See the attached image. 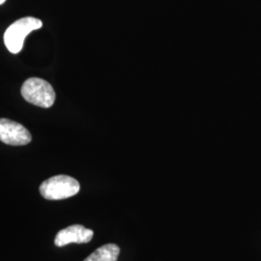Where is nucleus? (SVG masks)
I'll use <instances>...</instances> for the list:
<instances>
[{
  "mask_svg": "<svg viewBox=\"0 0 261 261\" xmlns=\"http://www.w3.org/2000/svg\"><path fill=\"white\" fill-rule=\"evenodd\" d=\"M21 95L28 103L44 109L50 108L56 102V92L46 81L30 77L21 86Z\"/></svg>",
  "mask_w": 261,
  "mask_h": 261,
  "instance_id": "1",
  "label": "nucleus"
},
{
  "mask_svg": "<svg viewBox=\"0 0 261 261\" xmlns=\"http://www.w3.org/2000/svg\"><path fill=\"white\" fill-rule=\"evenodd\" d=\"M80 189V183L75 178L68 175H56L41 184L40 193L48 200H60L75 196Z\"/></svg>",
  "mask_w": 261,
  "mask_h": 261,
  "instance_id": "2",
  "label": "nucleus"
},
{
  "mask_svg": "<svg viewBox=\"0 0 261 261\" xmlns=\"http://www.w3.org/2000/svg\"><path fill=\"white\" fill-rule=\"evenodd\" d=\"M43 22L39 19L27 17L11 24L4 34V43L10 53L18 54L23 47L24 39L34 30L42 28Z\"/></svg>",
  "mask_w": 261,
  "mask_h": 261,
  "instance_id": "3",
  "label": "nucleus"
},
{
  "mask_svg": "<svg viewBox=\"0 0 261 261\" xmlns=\"http://www.w3.org/2000/svg\"><path fill=\"white\" fill-rule=\"evenodd\" d=\"M0 140L8 145H27L31 140L28 129L18 122L0 118Z\"/></svg>",
  "mask_w": 261,
  "mask_h": 261,
  "instance_id": "4",
  "label": "nucleus"
},
{
  "mask_svg": "<svg viewBox=\"0 0 261 261\" xmlns=\"http://www.w3.org/2000/svg\"><path fill=\"white\" fill-rule=\"evenodd\" d=\"M93 230L81 224H74L61 229L56 236L55 244L57 247H64L68 244H86L93 238Z\"/></svg>",
  "mask_w": 261,
  "mask_h": 261,
  "instance_id": "5",
  "label": "nucleus"
},
{
  "mask_svg": "<svg viewBox=\"0 0 261 261\" xmlns=\"http://www.w3.org/2000/svg\"><path fill=\"white\" fill-rule=\"evenodd\" d=\"M120 249L115 244H107L97 249L84 261H117Z\"/></svg>",
  "mask_w": 261,
  "mask_h": 261,
  "instance_id": "6",
  "label": "nucleus"
},
{
  "mask_svg": "<svg viewBox=\"0 0 261 261\" xmlns=\"http://www.w3.org/2000/svg\"><path fill=\"white\" fill-rule=\"evenodd\" d=\"M5 1H6V0H0V5H1V4H3Z\"/></svg>",
  "mask_w": 261,
  "mask_h": 261,
  "instance_id": "7",
  "label": "nucleus"
}]
</instances>
